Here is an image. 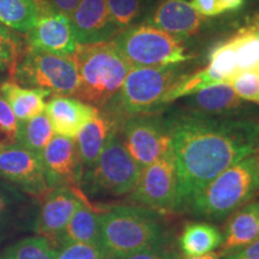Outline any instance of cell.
<instances>
[{
	"mask_svg": "<svg viewBox=\"0 0 259 259\" xmlns=\"http://www.w3.org/2000/svg\"><path fill=\"white\" fill-rule=\"evenodd\" d=\"M225 12H235L244 8L246 0H221Z\"/></svg>",
	"mask_w": 259,
	"mask_h": 259,
	"instance_id": "cell-39",
	"label": "cell"
},
{
	"mask_svg": "<svg viewBox=\"0 0 259 259\" xmlns=\"http://www.w3.org/2000/svg\"><path fill=\"white\" fill-rule=\"evenodd\" d=\"M143 23L193 44L213 27L210 18L197 12L189 0H160Z\"/></svg>",
	"mask_w": 259,
	"mask_h": 259,
	"instance_id": "cell-11",
	"label": "cell"
},
{
	"mask_svg": "<svg viewBox=\"0 0 259 259\" xmlns=\"http://www.w3.org/2000/svg\"><path fill=\"white\" fill-rule=\"evenodd\" d=\"M6 65H8V64H5L4 61L0 59V74H2L6 70Z\"/></svg>",
	"mask_w": 259,
	"mask_h": 259,
	"instance_id": "cell-41",
	"label": "cell"
},
{
	"mask_svg": "<svg viewBox=\"0 0 259 259\" xmlns=\"http://www.w3.org/2000/svg\"><path fill=\"white\" fill-rule=\"evenodd\" d=\"M118 122L105 111H100L89 122H87L76 137L77 148L84 170L92 168L101 154L107 139Z\"/></svg>",
	"mask_w": 259,
	"mask_h": 259,
	"instance_id": "cell-21",
	"label": "cell"
},
{
	"mask_svg": "<svg viewBox=\"0 0 259 259\" xmlns=\"http://www.w3.org/2000/svg\"><path fill=\"white\" fill-rule=\"evenodd\" d=\"M0 259H56V250L46 238L35 234L4 246Z\"/></svg>",
	"mask_w": 259,
	"mask_h": 259,
	"instance_id": "cell-29",
	"label": "cell"
},
{
	"mask_svg": "<svg viewBox=\"0 0 259 259\" xmlns=\"http://www.w3.org/2000/svg\"><path fill=\"white\" fill-rule=\"evenodd\" d=\"M191 5L197 12L205 17H216L225 14L221 0H191Z\"/></svg>",
	"mask_w": 259,
	"mask_h": 259,
	"instance_id": "cell-36",
	"label": "cell"
},
{
	"mask_svg": "<svg viewBox=\"0 0 259 259\" xmlns=\"http://www.w3.org/2000/svg\"><path fill=\"white\" fill-rule=\"evenodd\" d=\"M160 0H107L109 12L119 30L143 23Z\"/></svg>",
	"mask_w": 259,
	"mask_h": 259,
	"instance_id": "cell-27",
	"label": "cell"
},
{
	"mask_svg": "<svg viewBox=\"0 0 259 259\" xmlns=\"http://www.w3.org/2000/svg\"><path fill=\"white\" fill-rule=\"evenodd\" d=\"M72 58L79 79L74 97L97 109L112 102L132 69L113 41L78 45Z\"/></svg>",
	"mask_w": 259,
	"mask_h": 259,
	"instance_id": "cell-2",
	"label": "cell"
},
{
	"mask_svg": "<svg viewBox=\"0 0 259 259\" xmlns=\"http://www.w3.org/2000/svg\"><path fill=\"white\" fill-rule=\"evenodd\" d=\"M257 124H258V128H259V119H258V121H257Z\"/></svg>",
	"mask_w": 259,
	"mask_h": 259,
	"instance_id": "cell-43",
	"label": "cell"
},
{
	"mask_svg": "<svg viewBox=\"0 0 259 259\" xmlns=\"http://www.w3.org/2000/svg\"><path fill=\"white\" fill-rule=\"evenodd\" d=\"M257 35H258V37H259V29L257 30Z\"/></svg>",
	"mask_w": 259,
	"mask_h": 259,
	"instance_id": "cell-42",
	"label": "cell"
},
{
	"mask_svg": "<svg viewBox=\"0 0 259 259\" xmlns=\"http://www.w3.org/2000/svg\"><path fill=\"white\" fill-rule=\"evenodd\" d=\"M208 65L222 77L226 83H229V80L239 72L235 51L229 38L219 42L211 48L208 57Z\"/></svg>",
	"mask_w": 259,
	"mask_h": 259,
	"instance_id": "cell-30",
	"label": "cell"
},
{
	"mask_svg": "<svg viewBox=\"0 0 259 259\" xmlns=\"http://www.w3.org/2000/svg\"><path fill=\"white\" fill-rule=\"evenodd\" d=\"M0 178L37 200L50 191L41 157L17 143L0 149Z\"/></svg>",
	"mask_w": 259,
	"mask_h": 259,
	"instance_id": "cell-12",
	"label": "cell"
},
{
	"mask_svg": "<svg viewBox=\"0 0 259 259\" xmlns=\"http://www.w3.org/2000/svg\"><path fill=\"white\" fill-rule=\"evenodd\" d=\"M131 67H157L197 58L196 44L145 23L121 31L112 40Z\"/></svg>",
	"mask_w": 259,
	"mask_h": 259,
	"instance_id": "cell-6",
	"label": "cell"
},
{
	"mask_svg": "<svg viewBox=\"0 0 259 259\" xmlns=\"http://www.w3.org/2000/svg\"><path fill=\"white\" fill-rule=\"evenodd\" d=\"M87 196L79 187H56L38 199L37 215L32 233L46 238L50 242L60 234L84 202Z\"/></svg>",
	"mask_w": 259,
	"mask_h": 259,
	"instance_id": "cell-14",
	"label": "cell"
},
{
	"mask_svg": "<svg viewBox=\"0 0 259 259\" xmlns=\"http://www.w3.org/2000/svg\"><path fill=\"white\" fill-rule=\"evenodd\" d=\"M0 95L11 107L18 120H27L45 112L46 99L51 92L38 88H27L9 79L0 83Z\"/></svg>",
	"mask_w": 259,
	"mask_h": 259,
	"instance_id": "cell-23",
	"label": "cell"
},
{
	"mask_svg": "<svg viewBox=\"0 0 259 259\" xmlns=\"http://www.w3.org/2000/svg\"><path fill=\"white\" fill-rule=\"evenodd\" d=\"M21 52V41L18 37L0 23V59L11 66Z\"/></svg>",
	"mask_w": 259,
	"mask_h": 259,
	"instance_id": "cell-34",
	"label": "cell"
},
{
	"mask_svg": "<svg viewBox=\"0 0 259 259\" xmlns=\"http://www.w3.org/2000/svg\"><path fill=\"white\" fill-rule=\"evenodd\" d=\"M17 131L18 119L4 97L0 95V149L17 142Z\"/></svg>",
	"mask_w": 259,
	"mask_h": 259,
	"instance_id": "cell-32",
	"label": "cell"
},
{
	"mask_svg": "<svg viewBox=\"0 0 259 259\" xmlns=\"http://www.w3.org/2000/svg\"><path fill=\"white\" fill-rule=\"evenodd\" d=\"M28 46L63 57H72L78 47L69 16L44 6L36 23L27 32Z\"/></svg>",
	"mask_w": 259,
	"mask_h": 259,
	"instance_id": "cell-16",
	"label": "cell"
},
{
	"mask_svg": "<svg viewBox=\"0 0 259 259\" xmlns=\"http://www.w3.org/2000/svg\"><path fill=\"white\" fill-rule=\"evenodd\" d=\"M11 80L27 88L51 92L54 96L74 97L79 87L72 57H63L27 46L11 65Z\"/></svg>",
	"mask_w": 259,
	"mask_h": 259,
	"instance_id": "cell-8",
	"label": "cell"
},
{
	"mask_svg": "<svg viewBox=\"0 0 259 259\" xmlns=\"http://www.w3.org/2000/svg\"><path fill=\"white\" fill-rule=\"evenodd\" d=\"M46 2L54 11L60 12V14H64L70 17V15L72 14L80 0H46Z\"/></svg>",
	"mask_w": 259,
	"mask_h": 259,
	"instance_id": "cell-38",
	"label": "cell"
},
{
	"mask_svg": "<svg viewBox=\"0 0 259 259\" xmlns=\"http://www.w3.org/2000/svg\"><path fill=\"white\" fill-rule=\"evenodd\" d=\"M173 254L168 247L166 241L155 245L153 247L145 248L143 251L136 252L134 254L126 255L120 259H171Z\"/></svg>",
	"mask_w": 259,
	"mask_h": 259,
	"instance_id": "cell-35",
	"label": "cell"
},
{
	"mask_svg": "<svg viewBox=\"0 0 259 259\" xmlns=\"http://www.w3.org/2000/svg\"><path fill=\"white\" fill-rule=\"evenodd\" d=\"M222 254L221 252H210L208 254L203 255H196V257H189L187 259H221Z\"/></svg>",
	"mask_w": 259,
	"mask_h": 259,
	"instance_id": "cell-40",
	"label": "cell"
},
{
	"mask_svg": "<svg viewBox=\"0 0 259 259\" xmlns=\"http://www.w3.org/2000/svg\"><path fill=\"white\" fill-rule=\"evenodd\" d=\"M47 4L46 0H0V23L27 34Z\"/></svg>",
	"mask_w": 259,
	"mask_h": 259,
	"instance_id": "cell-24",
	"label": "cell"
},
{
	"mask_svg": "<svg viewBox=\"0 0 259 259\" xmlns=\"http://www.w3.org/2000/svg\"><path fill=\"white\" fill-rule=\"evenodd\" d=\"M141 171L122 143L119 127H115L95 164L84 170L79 187L85 196L120 197L135 189Z\"/></svg>",
	"mask_w": 259,
	"mask_h": 259,
	"instance_id": "cell-7",
	"label": "cell"
},
{
	"mask_svg": "<svg viewBox=\"0 0 259 259\" xmlns=\"http://www.w3.org/2000/svg\"><path fill=\"white\" fill-rule=\"evenodd\" d=\"M259 191V145L248 156L216 177L190 204L196 215L222 219L232 215Z\"/></svg>",
	"mask_w": 259,
	"mask_h": 259,
	"instance_id": "cell-5",
	"label": "cell"
},
{
	"mask_svg": "<svg viewBox=\"0 0 259 259\" xmlns=\"http://www.w3.org/2000/svg\"><path fill=\"white\" fill-rule=\"evenodd\" d=\"M38 200L0 178V250L32 232Z\"/></svg>",
	"mask_w": 259,
	"mask_h": 259,
	"instance_id": "cell-13",
	"label": "cell"
},
{
	"mask_svg": "<svg viewBox=\"0 0 259 259\" xmlns=\"http://www.w3.org/2000/svg\"><path fill=\"white\" fill-rule=\"evenodd\" d=\"M183 108L211 118H250L251 107L240 99L229 83H220L185 97Z\"/></svg>",
	"mask_w": 259,
	"mask_h": 259,
	"instance_id": "cell-18",
	"label": "cell"
},
{
	"mask_svg": "<svg viewBox=\"0 0 259 259\" xmlns=\"http://www.w3.org/2000/svg\"><path fill=\"white\" fill-rule=\"evenodd\" d=\"M41 161L48 189L63 186L79 187L84 168L76 138L53 136L42 153Z\"/></svg>",
	"mask_w": 259,
	"mask_h": 259,
	"instance_id": "cell-15",
	"label": "cell"
},
{
	"mask_svg": "<svg viewBox=\"0 0 259 259\" xmlns=\"http://www.w3.org/2000/svg\"><path fill=\"white\" fill-rule=\"evenodd\" d=\"M258 71H259V70H258Z\"/></svg>",
	"mask_w": 259,
	"mask_h": 259,
	"instance_id": "cell-44",
	"label": "cell"
},
{
	"mask_svg": "<svg viewBox=\"0 0 259 259\" xmlns=\"http://www.w3.org/2000/svg\"><path fill=\"white\" fill-rule=\"evenodd\" d=\"M56 259H107L101 246L76 242L54 248Z\"/></svg>",
	"mask_w": 259,
	"mask_h": 259,
	"instance_id": "cell-33",
	"label": "cell"
},
{
	"mask_svg": "<svg viewBox=\"0 0 259 259\" xmlns=\"http://www.w3.org/2000/svg\"><path fill=\"white\" fill-rule=\"evenodd\" d=\"M101 216L102 213L94 209L90 203L84 202L51 245L54 248L60 246L84 242L100 245L101 240Z\"/></svg>",
	"mask_w": 259,
	"mask_h": 259,
	"instance_id": "cell-22",
	"label": "cell"
},
{
	"mask_svg": "<svg viewBox=\"0 0 259 259\" xmlns=\"http://www.w3.org/2000/svg\"><path fill=\"white\" fill-rule=\"evenodd\" d=\"M225 259H259V239L240 250L226 254Z\"/></svg>",
	"mask_w": 259,
	"mask_h": 259,
	"instance_id": "cell-37",
	"label": "cell"
},
{
	"mask_svg": "<svg viewBox=\"0 0 259 259\" xmlns=\"http://www.w3.org/2000/svg\"><path fill=\"white\" fill-rule=\"evenodd\" d=\"M126 150L143 169L171 149V138L164 115L144 113L126 118L119 125Z\"/></svg>",
	"mask_w": 259,
	"mask_h": 259,
	"instance_id": "cell-10",
	"label": "cell"
},
{
	"mask_svg": "<svg viewBox=\"0 0 259 259\" xmlns=\"http://www.w3.org/2000/svg\"><path fill=\"white\" fill-rule=\"evenodd\" d=\"M259 23L239 29L229 37L235 51L238 70H259V37L257 30Z\"/></svg>",
	"mask_w": 259,
	"mask_h": 259,
	"instance_id": "cell-28",
	"label": "cell"
},
{
	"mask_svg": "<svg viewBox=\"0 0 259 259\" xmlns=\"http://www.w3.org/2000/svg\"><path fill=\"white\" fill-rule=\"evenodd\" d=\"M179 178V208L259 145L258 120L211 118L185 108L164 115Z\"/></svg>",
	"mask_w": 259,
	"mask_h": 259,
	"instance_id": "cell-1",
	"label": "cell"
},
{
	"mask_svg": "<svg viewBox=\"0 0 259 259\" xmlns=\"http://www.w3.org/2000/svg\"><path fill=\"white\" fill-rule=\"evenodd\" d=\"M240 99L246 102H253L259 105V71L247 70L240 71L229 80Z\"/></svg>",
	"mask_w": 259,
	"mask_h": 259,
	"instance_id": "cell-31",
	"label": "cell"
},
{
	"mask_svg": "<svg viewBox=\"0 0 259 259\" xmlns=\"http://www.w3.org/2000/svg\"><path fill=\"white\" fill-rule=\"evenodd\" d=\"M53 136V126L51 124L50 118L44 112L27 120H18L16 143L41 157L45 148L50 143Z\"/></svg>",
	"mask_w": 259,
	"mask_h": 259,
	"instance_id": "cell-26",
	"label": "cell"
},
{
	"mask_svg": "<svg viewBox=\"0 0 259 259\" xmlns=\"http://www.w3.org/2000/svg\"><path fill=\"white\" fill-rule=\"evenodd\" d=\"M193 71L192 61L157 67H132L118 95L100 111L109 113L119 125L128 116L160 112L169 90Z\"/></svg>",
	"mask_w": 259,
	"mask_h": 259,
	"instance_id": "cell-3",
	"label": "cell"
},
{
	"mask_svg": "<svg viewBox=\"0 0 259 259\" xmlns=\"http://www.w3.org/2000/svg\"><path fill=\"white\" fill-rule=\"evenodd\" d=\"M223 234L209 223H192L184 229L180 236V248L189 257L208 254L222 244Z\"/></svg>",
	"mask_w": 259,
	"mask_h": 259,
	"instance_id": "cell-25",
	"label": "cell"
},
{
	"mask_svg": "<svg viewBox=\"0 0 259 259\" xmlns=\"http://www.w3.org/2000/svg\"><path fill=\"white\" fill-rule=\"evenodd\" d=\"M166 241L154 210L119 205L102 212L100 246L107 259H120Z\"/></svg>",
	"mask_w": 259,
	"mask_h": 259,
	"instance_id": "cell-4",
	"label": "cell"
},
{
	"mask_svg": "<svg viewBox=\"0 0 259 259\" xmlns=\"http://www.w3.org/2000/svg\"><path fill=\"white\" fill-rule=\"evenodd\" d=\"M70 21L78 45L112 41L120 34L107 0H80L70 15Z\"/></svg>",
	"mask_w": 259,
	"mask_h": 259,
	"instance_id": "cell-17",
	"label": "cell"
},
{
	"mask_svg": "<svg viewBox=\"0 0 259 259\" xmlns=\"http://www.w3.org/2000/svg\"><path fill=\"white\" fill-rule=\"evenodd\" d=\"M259 239V202L242 205L232 213L223 235L221 254L226 255Z\"/></svg>",
	"mask_w": 259,
	"mask_h": 259,
	"instance_id": "cell-20",
	"label": "cell"
},
{
	"mask_svg": "<svg viewBox=\"0 0 259 259\" xmlns=\"http://www.w3.org/2000/svg\"><path fill=\"white\" fill-rule=\"evenodd\" d=\"M45 113L50 118L54 134L76 138L83 126L99 113V109L76 97L53 96L46 102Z\"/></svg>",
	"mask_w": 259,
	"mask_h": 259,
	"instance_id": "cell-19",
	"label": "cell"
},
{
	"mask_svg": "<svg viewBox=\"0 0 259 259\" xmlns=\"http://www.w3.org/2000/svg\"><path fill=\"white\" fill-rule=\"evenodd\" d=\"M130 199L154 211L178 209L179 178L173 149L142 169Z\"/></svg>",
	"mask_w": 259,
	"mask_h": 259,
	"instance_id": "cell-9",
	"label": "cell"
}]
</instances>
